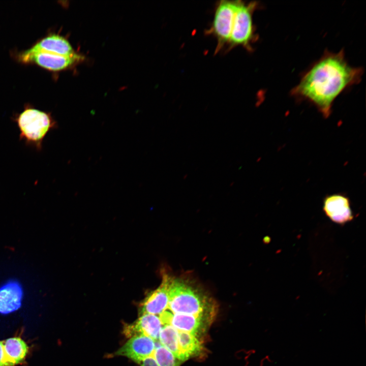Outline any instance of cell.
<instances>
[{
	"label": "cell",
	"mask_w": 366,
	"mask_h": 366,
	"mask_svg": "<svg viewBox=\"0 0 366 366\" xmlns=\"http://www.w3.org/2000/svg\"><path fill=\"white\" fill-rule=\"evenodd\" d=\"M7 361L10 366H14L24 361L28 352L25 342L19 337L10 338L3 341Z\"/></svg>",
	"instance_id": "5bb4252c"
},
{
	"label": "cell",
	"mask_w": 366,
	"mask_h": 366,
	"mask_svg": "<svg viewBox=\"0 0 366 366\" xmlns=\"http://www.w3.org/2000/svg\"><path fill=\"white\" fill-rule=\"evenodd\" d=\"M25 51L29 53L43 51L67 56L76 54L69 41L58 35H52L43 38Z\"/></svg>",
	"instance_id": "7c38bea8"
},
{
	"label": "cell",
	"mask_w": 366,
	"mask_h": 366,
	"mask_svg": "<svg viewBox=\"0 0 366 366\" xmlns=\"http://www.w3.org/2000/svg\"><path fill=\"white\" fill-rule=\"evenodd\" d=\"M19 57L20 60L24 63H34L46 69L54 71L68 68L82 58L77 54L67 56L43 51L29 53L25 51Z\"/></svg>",
	"instance_id": "8992f818"
},
{
	"label": "cell",
	"mask_w": 366,
	"mask_h": 366,
	"mask_svg": "<svg viewBox=\"0 0 366 366\" xmlns=\"http://www.w3.org/2000/svg\"><path fill=\"white\" fill-rule=\"evenodd\" d=\"M162 324L160 318L156 315L145 314L134 322L126 324L123 333L128 338L137 336H144L154 341L159 339Z\"/></svg>",
	"instance_id": "ba28073f"
},
{
	"label": "cell",
	"mask_w": 366,
	"mask_h": 366,
	"mask_svg": "<svg viewBox=\"0 0 366 366\" xmlns=\"http://www.w3.org/2000/svg\"><path fill=\"white\" fill-rule=\"evenodd\" d=\"M19 131V140L25 144L41 151L47 134L58 127L56 121L50 113L26 106L13 118Z\"/></svg>",
	"instance_id": "3957f363"
},
{
	"label": "cell",
	"mask_w": 366,
	"mask_h": 366,
	"mask_svg": "<svg viewBox=\"0 0 366 366\" xmlns=\"http://www.w3.org/2000/svg\"><path fill=\"white\" fill-rule=\"evenodd\" d=\"M22 292L15 285L7 283L0 287V314H8L21 305Z\"/></svg>",
	"instance_id": "4fadbf2b"
},
{
	"label": "cell",
	"mask_w": 366,
	"mask_h": 366,
	"mask_svg": "<svg viewBox=\"0 0 366 366\" xmlns=\"http://www.w3.org/2000/svg\"><path fill=\"white\" fill-rule=\"evenodd\" d=\"M363 73L362 68L348 63L343 49L336 53L326 51L306 72L291 94L311 102L327 118L334 100L345 89L358 84Z\"/></svg>",
	"instance_id": "6da1fadb"
},
{
	"label": "cell",
	"mask_w": 366,
	"mask_h": 366,
	"mask_svg": "<svg viewBox=\"0 0 366 366\" xmlns=\"http://www.w3.org/2000/svg\"><path fill=\"white\" fill-rule=\"evenodd\" d=\"M155 347L154 340L151 338L144 336H134L130 338L114 354L126 356L136 362L151 356Z\"/></svg>",
	"instance_id": "9c48e42d"
},
{
	"label": "cell",
	"mask_w": 366,
	"mask_h": 366,
	"mask_svg": "<svg viewBox=\"0 0 366 366\" xmlns=\"http://www.w3.org/2000/svg\"><path fill=\"white\" fill-rule=\"evenodd\" d=\"M239 2V0H222L216 4L212 21L205 32L207 35L214 37L217 41L215 54L227 47Z\"/></svg>",
	"instance_id": "5b68a950"
},
{
	"label": "cell",
	"mask_w": 366,
	"mask_h": 366,
	"mask_svg": "<svg viewBox=\"0 0 366 366\" xmlns=\"http://www.w3.org/2000/svg\"><path fill=\"white\" fill-rule=\"evenodd\" d=\"M0 366H10L5 355L3 341H0Z\"/></svg>",
	"instance_id": "d6986e66"
},
{
	"label": "cell",
	"mask_w": 366,
	"mask_h": 366,
	"mask_svg": "<svg viewBox=\"0 0 366 366\" xmlns=\"http://www.w3.org/2000/svg\"><path fill=\"white\" fill-rule=\"evenodd\" d=\"M159 340L161 345L171 352L176 358L182 361L177 330L170 325H165L161 329Z\"/></svg>",
	"instance_id": "2e32d148"
},
{
	"label": "cell",
	"mask_w": 366,
	"mask_h": 366,
	"mask_svg": "<svg viewBox=\"0 0 366 366\" xmlns=\"http://www.w3.org/2000/svg\"><path fill=\"white\" fill-rule=\"evenodd\" d=\"M177 331L178 344L182 361L190 357L202 355L204 350V346L198 337L186 332Z\"/></svg>",
	"instance_id": "9a60e30c"
},
{
	"label": "cell",
	"mask_w": 366,
	"mask_h": 366,
	"mask_svg": "<svg viewBox=\"0 0 366 366\" xmlns=\"http://www.w3.org/2000/svg\"><path fill=\"white\" fill-rule=\"evenodd\" d=\"M168 276L164 274L161 284L156 290L151 292L143 300L140 306V315L145 314H161L168 307Z\"/></svg>",
	"instance_id": "30bf717a"
},
{
	"label": "cell",
	"mask_w": 366,
	"mask_h": 366,
	"mask_svg": "<svg viewBox=\"0 0 366 366\" xmlns=\"http://www.w3.org/2000/svg\"><path fill=\"white\" fill-rule=\"evenodd\" d=\"M168 307L174 314L214 317L216 304L191 281L168 276Z\"/></svg>",
	"instance_id": "7a4b0ae2"
},
{
	"label": "cell",
	"mask_w": 366,
	"mask_h": 366,
	"mask_svg": "<svg viewBox=\"0 0 366 366\" xmlns=\"http://www.w3.org/2000/svg\"><path fill=\"white\" fill-rule=\"evenodd\" d=\"M154 356L159 366H179L181 361L161 344L155 348Z\"/></svg>",
	"instance_id": "e0dca14e"
},
{
	"label": "cell",
	"mask_w": 366,
	"mask_h": 366,
	"mask_svg": "<svg viewBox=\"0 0 366 366\" xmlns=\"http://www.w3.org/2000/svg\"><path fill=\"white\" fill-rule=\"evenodd\" d=\"M141 366H159L154 357L149 356L136 362Z\"/></svg>",
	"instance_id": "ac0fdd59"
},
{
	"label": "cell",
	"mask_w": 366,
	"mask_h": 366,
	"mask_svg": "<svg viewBox=\"0 0 366 366\" xmlns=\"http://www.w3.org/2000/svg\"><path fill=\"white\" fill-rule=\"evenodd\" d=\"M323 209L330 220L338 224H345L354 218L349 198L342 194L326 196L323 201Z\"/></svg>",
	"instance_id": "52a82bcc"
},
{
	"label": "cell",
	"mask_w": 366,
	"mask_h": 366,
	"mask_svg": "<svg viewBox=\"0 0 366 366\" xmlns=\"http://www.w3.org/2000/svg\"><path fill=\"white\" fill-rule=\"evenodd\" d=\"M214 317L183 314L173 315L170 325L178 331L194 334L198 337L204 333Z\"/></svg>",
	"instance_id": "8fae6325"
},
{
	"label": "cell",
	"mask_w": 366,
	"mask_h": 366,
	"mask_svg": "<svg viewBox=\"0 0 366 366\" xmlns=\"http://www.w3.org/2000/svg\"><path fill=\"white\" fill-rule=\"evenodd\" d=\"M259 6V4L256 1L246 3L239 0L226 51L238 46L244 48L249 52L252 51V45L258 38L253 22V14Z\"/></svg>",
	"instance_id": "277c9868"
}]
</instances>
